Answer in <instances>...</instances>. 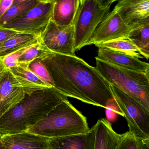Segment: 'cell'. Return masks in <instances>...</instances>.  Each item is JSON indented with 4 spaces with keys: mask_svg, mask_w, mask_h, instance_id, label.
Instances as JSON below:
<instances>
[{
    "mask_svg": "<svg viewBox=\"0 0 149 149\" xmlns=\"http://www.w3.org/2000/svg\"><path fill=\"white\" fill-rule=\"evenodd\" d=\"M39 0H23L22 3L13 6L0 19V26L3 27L26 15L39 2Z\"/></svg>",
    "mask_w": 149,
    "mask_h": 149,
    "instance_id": "obj_19",
    "label": "cell"
},
{
    "mask_svg": "<svg viewBox=\"0 0 149 149\" xmlns=\"http://www.w3.org/2000/svg\"><path fill=\"white\" fill-rule=\"evenodd\" d=\"M143 57L148 60L149 57V19L133 24L128 36Z\"/></svg>",
    "mask_w": 149,
    "mask_h": 149,
    "instance_id": "obj_17",
    "label": "cell"
},
{
    "mask_svg": "<svg viewBox=\"0 0 149 149\" xmlns=\"http://www.w3.org/2000/svg\"><path fill=\"white\" fill-rule=\"evenodd\" d=\"M131 29V28L124 21L115 6L98 25L86 46L128 39Z\"/></svg>",
    "mask_w": 149,
    "mask_h": 149,
    "instance_id": "obj_8",
    "label": "cell"
},
{
    "mask_svg": "<svg viewBox=\"0 0 149 149\" xmlns=\"http://www.w3.org/2000/svg\"><path fill=\"white\" fill-rule=\"evenodd\" d=\"M116 6L124 21L131 28L133 24L149 19V0H121Z\"/></svg>",
    "mask_w": 149,
    "mask_h": 149,
    "instance_id": "obj_13",
    "label": "cell"
},
{
    "mask_svg": "<svg viewBox=\"0 0 149 149\" xmlns=\"http://www.w3.org/2000/svg\"><path fill=\"white\" fill-rule=\"evenodd\" d=\"M66 100H68V97L54 87L26 95L19 103L0 118L1 136L26 132Z\"/></svg>",
    "mask_w": 149,
    "mask_h": 149,
    "instance_id": "obj_2",
    "label": "cell"
},
{
    "mask_svg": "<svg viewBox=\"0 0 149 149\" xmlns=\"http://www.w3.org/2000/svg\"><path fill=\"white\" fill-rule=\"evenodd\" d=\"M56 0H39L26 15L3 26L23 33L41 35L52 19Z\"/></svg>",
    "mask_w": 149,
    "mask_h": 149,
    "instance_id": "obj_7",
    "label": "cell"
},
{
    "mask_svg": "<svg viewBox=\"0 0 149 149\" xmlns=\"http://www.w3.org/2000/svg\"><path fill=\"white\" fill-rule=\"evenodd\" d=\"M29 64L19 62L18 64L13 68H9L15 75L20 77L26 81L40 85L45 88H50L44 82L42 81L35 73H34L29 67Z\"/></svg>",
    "mask_w": 149,
    "mask_h": 149,
    "instance_id": "obj_23",
    "label": "cell"
},
{
    "mask_svg": "<svg viewBox=\"0 0 149 149\" xmlns=\"http://www.w3.org/2000/svg\"><path fill=\"white\" fill-rule=\"evenodd\" d=\"M95 127L82 134L49 139V149H94Z\"/></svg>",
    "mask_w": 149,
    "mask_h": 149,
    "instance_id": "obj_14",
    "label": "cell"
},
{
    "mask_svg": "<svg viewBox=\"0 0 149 149\" xmlns=\"http://www.w3.org/2000/svg\"><path fill=\"white\" fill-rule=\"evenodd\" d=\"M29 67V69L48 86L54 88V82L47 69L40 59H36L31 62Z\"/></svg>",
    "mask_w": 149,
    "mask_h": 149,
    "instance_id": "obj_24",
    "label": "cell"
},
{
    "mask_svg": "<svg viewBox=\"0 0 149 149\" xmlns=\"http://www.w3.org/2000/svg\"><path fill=\"white\" fill-rule=\"evenodd\" d=\"M116 0H80L73 25L74 29L75 51L86 44L98 25L109 13Z\"/></svg>",
    "mask_w": 149,
    "mask_h": 149,
    "instance_id": "obj_5",
    "label": "cell"
},
{
    "mask_svg": "<svg viewBox=\"0 0 149 149\" xmlns=\"http://www.w3.org/2000/svg\"><path fill=\"white\" fill-rule=\"evenodd\" d=\"M41 39V36L38 35L18 34L0 46V58L35 44Z\"/></svg>",
    "mask_w": 149,
    "mask_h": 149,
    "instance_id": "obj_18",
    "label": "cell"
},
{
    "mask_svg": "<svg viewBox=\"0 0 149 149\" xmlns=\"http://www.w3.org/2000/svg\"><path fill=\"white\" fill-rule=\"evenodd\" d=\"M23 0H14L13 3V6L14 5H18V4H20L22 3Z\"/></svg>",
    "mask_w": 149,
    "mask_h": 149,
    "instance_id": "obj_29",
    "label": "cell"
},
{
    "mask_svg": "<svg viewBox=\"0 0 149 149\" xmlns=\"http://www.w3.org/2000/svg\"><path fill=\"white\" fill-rule=\"evenodd\" d=\"M49 51L41 39L37 43L30 46L22 55L19 62L29 64L34 60L44 57Z\"/></svg>",
    "mask_w": 149,
    "mask_h": 149,
    "instance_id": "obj_22",
    "label": "cell"
},
{
    "mask_svg": "<svg viewBox=\"0 0 149 149\" xmlns=\"http://www.w3.org/2000/svg\"><path fill=\"white\" fill-rule=\"evenodd\" d=\"M95 127L94 149H116L121 134L113 130L111 123L104 118L98 119Z\"/></svg>",
    "mask_w": 149,
    "mask_h": 149,
    "instance_id": "obj_15",
    "label": "cell"
},
{
    "mask_svg": "<svg viewBox=\"0 0 149 149\" xmlns=\"http://www.w3.org/2000/svg\"><path fill=\"white\" fill-rule=\"evenodd\" d=\"M40 60L47 69L54 88L68 97L105 109L115 102L110 84L96 68L83 59L49 51Z\"/></svg>",
    "mask_w": 149,
    "mask_h": 149,
    "instance_id": "obj_1",
    "label": "cell"
},
{
    "mask_svg": "<svg viewBox=\"0 0 149 149\" xmlns=\"http://www.w3.org/2000/svg\"><path fill=\"white\" fill-rule=\"evenodd\" d=\"M49 139L28 132L0 137L2 149H49Z\"/></svg>",
    "mask_w": 149,
    "mask_h": 149,
    "instance_id": "obj_11",
    "label": "cell"
},
{
    "mask_svg": "<svg viewBox=\"0 0 149 149\" xmlns=\"http://www.w3.org/2000/svg\"><path fill=\"white\" fill-rule=\"evenodd\" d=\"M42 41L51 52L75 56L74 25L60 26L51 20L41 35Z\"/></svg>",
    "mask_w": 149,
    "mask_h": 149,
    "instance_id": "obj_9",
    "label": "cell"
},
{
    "mask_svg": "<svg viewBox=\"0 0 149 149\" xmlns=\"http://www.w3.org/2000/svg\"><path fill=\"white\" fill-rule=\"evenodd\" d=\"M21 33V32L0 26V46L10 38Z\"/></svg>",
    "mask_w": 149,
    "mask_h": 149,
    "instance_id": "obj_26",
    "label": "cell"
},
{
    "mask_svg": "<svg viewBox=\"0 0 149 149\" xmlns=\"http://www.w3.org/2000/svg\"><path fill=\"white\" fill-rule=\"evenodd\" d=\"M90 129L86 117L68 100L57 105L26 132L53 139L85 133Z\"/></svg>",
    "mask_w": 149,
    "mask_h": 149,
    "instance_id": "obj_3",
    "label": "cell"
},
{
    "mask_svg": "<svg viewBox=\"0 0 149 149\" xmlns=\"http://www.w3.org/2000/svg\"><path fill=\"white\" fill-rule=\"evenodd\" d=\"M1 136V134H0V137Z\"/></svg>",
    "mask_w": 149,
    "mask_h": 149,
    "instance_id": "obj_31",
    "label": "cell"
},
{
    "mask_svg": "<svg viewBox=\"0 0 149 149\" xmlns=\"http://www.w3.org/2000/svg\"><path fill=\"white\" fill-rule=\"evenodd\" d=\"M31 94L20 82L19 77L6 68L0 78V118L19 103L26 95Z\"/></svg>",
    "mask_w": 149,
    "mask_h": 149,
    "instance_id": "obj_10",
    "label": "cell"
},
{
    "mask_svg": "<svg viewBox=\"0 0 149 149\" xmlns=\"http://www.w3.org/2000/svg\"><path fill=\"white\" fill-rule=\"evenodd\" d=\"M116 149H149V139H141L129 131L121 134Z\"/></svg>",
    "mask_w": 149,
    "mask_h": 149,
    "instance_id": "obj_21",
    "label": "cell"
},
{
    "mask_svg": "<svg viewBox=\"0 0 149 149\" xmlns=\"http://www.w3.org/2000/svg\"><path fill=\"white\" fill-rule=\"evenodd\" d=\"M30 46L23 48L14 53L3 57V62L6 67L8 68H11L16 66L19 63L20 57Z\"/></svg>",
    "mask_w": 149,
    "mask_h": 149,
    "instance_id": "obj_25",
    "label": "cell"
},
{
    "mask_svg": "<svg viewBox=\"0 0 149 149\" xmlns=\"http://www.w3.org/2000/svg\"><path fill=\"white\" fill-rule=\"evenodd\" d=\"M115 102L128 123L129 131L141 139H149V111L116 87L111 85Z\"/></svg>",
    "mask_w": 149,
    "mask_h": 149,
    "instance_id": "obj_6",
    "label": "cell"
},
{
    "mask_svg": "<svg viewBox=\"0 0 149 149\" xmlns=\"http://www.w3.org/2000/svg\"><path fill=\"white\" fill-rule=\"evenodd\" d=\"M0 149H2V148H1V146H0Z\"/></svg>",
    "mask_w": 149,
    "mask_h": 149,
    "instance_id": "obj_30",
    "label": "cell"
},
{
    "mask_svg": "<svg viewBox=\"0 0 149 149\" xmlns=\"http://www.w3.org/2000/svg\"><path fill=\"white\" fill-rule=\"evenodd\" d=\"M97 57L123 68L149 74V64L139 60L138 57L109 49L98 47Z\"/></svg>",
    "mask_w": 149,
    "mask_h": 149,
    "instance_id": "obj_12",
    "label": "cell"
},
{
    "mask_svg": "<svg viewBox=\"0 0 149 149\" xmlns=\"http://www.w3.org/2000/svg\"><path fill=\"white\" fill-rule=\"evenodd\" d=\"M80 0H56L52 20L56 25L67 27L73 25Z\"/></svg>",
    "mask_w": 149,
    "mask_h": 149,
    "instance_id": "obj_16",
    "label": "cell"
},
{
    "mask_svg": "<svg viewBox=\"0 0 149 149\" xmlns=\"http://www.w3.org/2000/svg\"><path fill=\"white\" fill-rule=\"evenodd\" d=\"M95 58V68L110 84L125 92L149 111V74L126 69Z\"/></svg>",
    "mask_w": 149,
    "mask_h": 149,
    "instance_id": "obj_4",
    "label": "cell"
},
{
    "mask_svg": "<svg viewBox=\"0 0 149 149\" xmlns=\"http://www.w3.org/2000/svg\"><path fill=\"white\" fill-rule=\"evenodd\" d=\"M14 0H0V19L13 6Z\"/></svg>",
    "mask_w": 149,
    "mask_h": 149,
    "instance_id": "obj_27",
    "label": "cell"
},
{
    "mask_svg": "<svg viewBox=\"0 0 149 149\" xmlns=\"http://www.w3.org/2000/svg\"><path fill=\"white\" fill-rule=\"evenodd\" d=\"M96 47L109 49L139 58H143L139 53L135 44L129 39H120L95 45Z\"/></svg>",
    "mask_w": 149,
    "mask_h": 149,
    "instance_id": "obj_20",
    "label": "cell"
},
{
    "mask_svg": "<svg viewBox=\"0 0 149 149\" xmlns=\"http://www.w3.org/2000/svg\"><path fill=\"white\" fill-rule=\"evenodd\" d=\"M3 57L0 58V78L3 74L5 71V70L6 68V67L4 64L3 60Z\"/></svg>",
    "mask_w": 149,
    "mask_h": 149,
    "instance_id": "obj_28",
    "label": "cell"
}]
</instances>
